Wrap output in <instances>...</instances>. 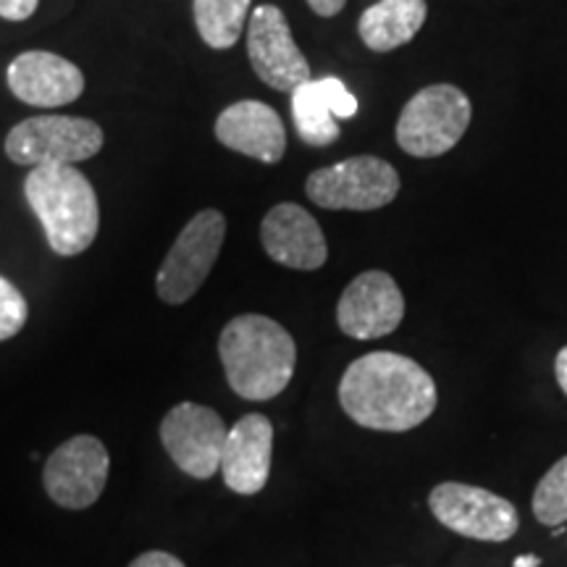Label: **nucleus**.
I'll return each instance as SVG.
<instances>
[{
	"label": "nucleus",
	"instance_id": "obj_1",
	"mask_svg": "<svg viewBox=\"0 0 567 567\" xmlns=\"http://www.w3.org/2000/svg\"><path fill=\"white\" fill-rule=\"evenodd\" d=\"M439 402L431 373L396 352H368L339 381V405L354 423L373 431L417 429Z\"/></svg>",
	"mask_w": 567,
	"mask_h": 567
},
{
	"label": "nucleus",
	"instance_id": "obj_27",
	"mask_svg": "<svg viewBox=\"0 0 567 567\" xmlns=\"http://www.w3.org/2000/svg\"><path fill=\"white\" fill-rule=\"evenodd\" d=\"M538 565H542V559L536 555H526V557H517L513 567H538Z\"/></svg>",
	"mask_w": 567,
	"mask_h": 567
},
{
	"label": "nucleus",
	"instance_id": "obj_18",
	"mask_svg": "<svg viewBox=\"0 0 567 567\" xmlns=\"http://www.w3.org/2000/svg\"><path fill=\"white\" fill-rule=\"evenodd\" d=\"M252 0H193L195 24L203 42L213 51H226L243 38Z\"/></svg>",
	"mask_w": 567,
	"mask_h": 567
},
{
	"label": "nucleus",
	"instance_id": "obj_3",
	"mask_svg": "<svg viewBox=\"0 0 567 567\" xmlns=\"http://www.w3.org/2000/svg\"><path fill=\"white\" fill-rule=\"evenodd\" d=\"M24 197L55 255L71 258L95 243L101 205L87 176L74 166L32 168L24 179Z\"/></svg>",
	"mask_w": 567,
	"mask_h": 567
},
{
	"label": "nucleus",
	"instance_id": "obj_4",
	"mask_svg": "<svg viewBox=\"0 0 567 567\" xmlns=\"http://www.w3.org/2000/svg\"><path fill=\"white\" fill-rule=\"evenodd\" d=\"M473 105L455 84H431L415 92L396 118V145L413 158H439L463 140Z\"/></svg>",
	"mask_w": 567,
	"mask_h": 567
},
{
	"label": "nucleus",
	"instance_id": "obj_23",
	"mask_svg": "<svg viewBox=\"0 0 567 567\" xmlns=\"http://www.w3.org/2000/svg\"><path fill=\"white\" fill-rule=\"evenodd\" d=\"M40 0H0V19L24 21L38 11Z\"/></svg>",
	"mask_w": 567,
	"mask_h": 567
},
{
	"label": "nucleus",
	"instance_id": "obj_13",
	"mask_svg": "<svg viewBox=\"0 0 567 567\" xmlns=\"http://www.w3.org/2000/svg\"><path fill=\"white\" fill-rule=\"evenodd\" d=\"M260 243L268 258L295 271H318L329 258L321 226L297 203H279L266 213Z\"/></svg>",
	"mask_w": 567,
	"mask_h": 567
},
{
	"label": "nucleus",
	"instance_id": "obj_17",
	"mask_svg": "<svg viewBox=\"0 0 567 567\" xmlns=\"http://www.w3.org/2000/svg\"><path fill=\"white\" fill-rule=\"evenodd\" d=\"M429 6L425 0H375L358 21L360 40L368 51L392 53L408 45L423 30Z\"/></svg>",
	"mask_w": 567,
	"mask_h": 567
},
{
	"label": "nucleus",
	"instance_id": "obj_12",
	"mask_svg": "<svg viewBox=\"0 0 567 567\" xmlns=\"http://www.w3.org/2000/svg\"><path fill=\"white\" fill-rule=\"evenodd\" d=\"M405 318V295L386 271H365L339 297L337 323L342 334L368 342L394 334Z\"/></svg>",
	"mask_w": 567,
	"mask_h": 567
},
{
	"label": "nucleus",
	"instance_id": "obj_5",
	"mask_svg": "<svg viewBox=\"0 0 567 567\" xmlns=\"http://www.w3.org/2000/svg\"><path fill=\"white\" fill-rule=\"evenodd\" d=\"M101 124L76 116H34L13 126L6 155L17 166H74L103 151Z\"/></svg>",
	"mask_w": 567,
	"mask_h": 567
},
{
	"label": "nucleus",
	"instance_id": "obj_25",
	"mask_svg": "<svg viewBox=\"0 0 567 567\" xmlns=\"http://www.w3.org/2000/svg\"><path fill=\"white\" fill-rule=\"evenodd\" d=\"M344 3L347 0H308L310 9H313V13H318L321 19L337 17V13L344 9Z\"/></svg>",
	"mask_w": 567,
	"mask_h": 567
},
{
	"label": "nucleus",
	"instance_id": "obj_26",
	"mask_svg": "<svg viewBox=\"0 0 567 567\" xmlns=\"http://www.w3.org/2000/svg\"><path fill=\"white\" fill-rule=\"evenodd\" d=\"M555 373H557V384L563 389L565 396H567V347L557 352V360H555Z\"/></svg>",
	"mask_w": 567,
	"mask_h": 567
},
{
	"label": "nucleus",
	"instance_id": "obj_21",
	"mask_svg": "<svg viewBox=\"0 0 567 567\" xmlns=\"http://www.w3.org/2000/svg\"><path fill=\"white\" fill-rule=\"evenodd\" d=\"M27 316H30V305L19 287L0 274V342H9L24 329Z\"/></svg>",
	"mask_w": 567,
	"mask_h": 567
},
{
	"label": "nucleus",
	"instance_id": "obj_22",
	"mask_svg": "<svg viewBox=\"0 0 567 567\" xmlns=\"http://www.w3.org/2000/svg\"><path fill=\"white\" fill-rule=\"evenodd\" d=\"M318 84H321L326 103H329V109L337 118H352L354 113H358V97L344 87L342 80H337V76H323V80H318Z\"/></svg>",
	"mask_w": 567,
	"mask_h": 567
},
{
	"label": "nucleus",
	"instance_id": "obj_15",
	"mask_svg": "<svg viewBox=\"0 0 567 567\" xmlns=\"http://www.w3.org/2000/svg\"><path fill=\"white\" fill-rule=\"evenodd\" d=\"M274 457V425L266 415L250 413L239 417L226 434L221 473L224 484L234 494L252 496L264 492L271 476Z\"/></svg>",
	"mask_w": 567,
	"mask_h": 567
},
{
	"label": "nucleus",
	"instance_id": "obj_2",
	"mask_svg": "<svg viewBox=\"0 0 567 567\" xmlns=\"http://www.w3.org/2000/svg\"><path fill=\"white\" fill-rule=\"evenodd\" d=\"M226 381L243 400L268 402L289 386L297 365V344L279 321L245 313L231 318L218 339Z\"/></svg>",
	"mask_w": 567,
	"mask_h": 567
},
{
	"label": "nucleus",
	"instance_id": "obj_8",
	"mask_svg": "<svg viewBox=\"0 0 567 567\" xmlns=\"http://www.w3.org/2000/svg\"><path fill=\"white\" fill-rule=\"evenodd\" d=\"M431 513L444 528L476 542H509L520 528L517 509L505 496L488 488L444 481L429 494Z\"/></svg>",
	"mask_w": 567,
	"mask_h": 567
},
{
	"label": "nucleus",
	"instance_id": "obj_14",
	"mask_svg": "<svg viewBox=\"0 0 567 567\" xmlns=\"http://www.w3.org/2000/svg\"><path fill=\"white\" fill-rule=\"evenodd\" d=\"M9 90L21 103L38 109H59L74 103L84 92V74L63 55L27 51L17 55L6 71Z\"/></svg>",
	"mask_w": 567,
	"mask_h": 567
},
{
	"label": "nucleus",
	"instance_id": "obj_7",
	"mask_svg": "<svg viewBox=\"0 0 567 567\" xmlns=\"http://www.w3.org/2000/svg\"><path fill=\"white\" fill-rule=\"evenodd\" d=\"M226 239V218L221 210H200L176 237L166 260L161 264L155 289L166 305L193 300L216 266Z\"/></svg>",
	"mask_w": 567,
	"mask_h": 567
},
{
	"label": "nucleus",
	"instance_id": "obj_24",
	"mask_svg": "<svg viewBox=\"0 0 567 567\" xmlns=\"http://www.w3.org/2000/svg\"><path fill=\"white\" fill-rule=\"evenodd\" d=\"M130 567H184V563L179 557L168 555V551H145V555H140L137 559Z\"/></svg>",
	"mask_w": 567,
	"mask_h": 567
},
{
	"label": "nucleus",
	"instance_id": "obj_20",
	"mask_svg": "<svg viewBox=\"0 0 567 567\" xmlns=\"http://www.w3.org/2000/svg\"><path fill=\"white\" fill-rule=\"evenodd\" d=\"M534 515L542 526H563L567 520V455L549 467L534 492Z\"/></svg>",
	"mask_w": 567,
	"mask_h": 567
},
{
	"label": "nucleus",
	"instance_id": "obj_9",
	"mask_svg": "<svg viewBox=\"0 0 567 567\" xmlns=\"http://www.w3.org/2000/svg\"><path fill=\"white\" fill-rule=\"evenodd\" d=\"M226 423L216 410L182 402L161 421V442L182 473L197 481H208L221 471L226 444Z\"/></svg>",
	"mask_w": 567,
	"mask_h": 567
},
{
	"label": "nucleus",
	"instance_id": "obj_6",
	"mask_svg": "<svg viewBox=\"0 0 567 567\" xmlns=\"http://www.w3.org/2000/svg\"><path fill=\"white\" fill-rule=\"evenodd\" d=\"M400 174L375 155H354L308 176L305 193L323 210H379L400 195Z\"/></svg>",
	"mask_w": 567,
	"mask_h": 567
},
{
	"label": "nucleus",
	"instance_id": "obj_10",
	"mask_svg": "<svg viewBox=\"0 0 567 567\" xmlns=\"http://www.w3.org/2000/svg\"><path fill=\"white\" fill-rule=\"evenodd\" d=\"M111 457L101 439L74 436L48 457L42 484L55 505L66 509H87L103 496L109 481Z\"/></svg>",
	"mask_w": 567,
	"mask_h": 567
},
{
	"label": "nucleus",
	"instance_id": "obj_11",
	"mask_svg": "<svg viewBox=\"0 0 567 567\" xmlns=\"http://www.w3.org/2000/svg\"><path fill=\"white\" fill-rule=\"evenodd\" d=\"M247 55L255 74L271 90L292 92L310 82V63L289 30L287 17L279 6H258L247 30Z\"/></svg>",
	"mask_w": 567,
	"mask_h": 567
},
{
	"label": "nucleus",
	"instance_id": "obj_16",
	"mask_svg": "<svg viewBox=\"0 0 567 567\" xmlns=\"http://www.w3.org/2000/svg\"><path fill=\"white\" fill-rule=\"evenodd\" d=\"M216 140L260 163H279L287 151L281 116L264 101H239L216 118Z\"/></svg>",
	"mask_w": 567,
	"mask_h": 567
},
{
	"label": "nucleus",
	"instance_id": "obj_19",
	"mask_svg": "<svg viewBox=\"0 0 567 567\" xmlns=\"http://www.w3.org/2000/svg\"><path fill=\"white\" fill-rule=\"evenodd\" d=\"M292 118L295 130L300 134V140L310 147H326L331 142L339 140V118L331 113L329 103H326L321 84L318 82H305L292 92Z\"/></svg>",
	"mask_w": 567,
	"mask_h": 567
}]
</instances>
